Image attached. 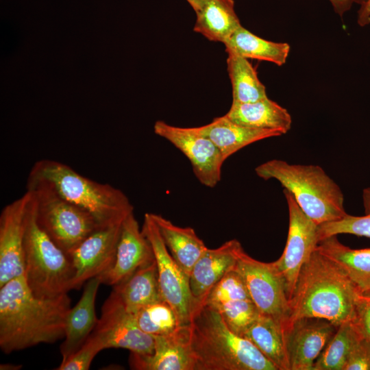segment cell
I'll return each mask as SVG.
<instances>
[{
  "label": "cell",
  "instance_id": "cell-1",
  "mask_svg": "<svg viewBox=\"0 0 370 370\" xmlns=\"http://www.w3.org/2000/svg\"><path fill=\"white\" fill-rule=\"evenodd\" d=\"M68 293L52 297L33 293L19 275L0 288V347L5 354L64 338L71 308Z\"/></svg>",
  "mask_w": 370,
  "mask_h": 370
},
{
  "label": "cell",
  "instance_id": "cell-2",
  "mask_svg": "<svg viewBox=\"0 0 370 370\" xmlns=\"http://www.w3.org/2000/svg\"><path fill=\"white\" fill-rule=\"evenodd\" d=\"M360 295L344 271L315 249L299 272L285 329L306 317L324 319L336 326L353 321Z\"/></svg>",
  "mask_w": 370,
  "mask_h": 370
},
{
  "label": "cell",
  "instance_id": "cell-3",
  "mask_svg": "<svg viewBox=\"0 0 370 370\" xmlns=\"http://www.w3.org/2000/svg\"><path fill=\"white\" fill-rule=\"evenodd\" d=\"M195 370H278L213 307L195 300L188 325Z\"/></svg>",
  "mask_w": 370,
  "mask_h": 370
},
{
  "label": "cell",
  "instance_id": "cell-4",
  "mask_svg": "<svg viewBox=\"0 0 370 370\" xmlns=\"http://www.w3.org/2000/svg\"><path fill=\"white\" fill-rule=\"evenodd\" d=\"M43 188L89 212L101 227L123 221L134 212L125 194L108 184L86 177L62 162H36L27 177V190Z\"/></svg>",
  "mask_w": 370,
  "mask_h": 370
},
{
  "label": "cell",
  "instance_id": "cell-5",
  "mask_svg": "<svg viewBox=\"0 0 370 370\" xmlns=\"http://www.w3.org/2000/svg\"><path fill=\"white\" fill-rule=\"evenodd\" d=\"M255 171L264 180H278L318 225L338 220L347 214L341 188L318 165L290 164L273 159L258 165Z\"/></svg>",
  "mask_w": 370,
  "mask_h": 370
},
{
  "label": "cell",
  "instance_id": "cell-6",
  "mask_svg": "<svg viewBox=\"0 0 370 370\" xmlns=\"http://www.w3.org/2000/svg\"><path fill=\"white\" fill-rule=\"evenodd\" d=\"M23 262L27 285L36 296L52 297L72 290V264L67 255L38 225L33 193L24 240Z\"/></svg>",
  "mask_w": 370,
  "mask_h": 370
},
{
  "label": "cell",
  "instance_id": "cell-7",
  "mask_svg": "<svg viewBox=\"0 0 370 370\" xmlns=\"http://www.w3.org/2000/svg\"><path fill=\"white\" fill-rule=\"evenodd\" d=\"M27 190L33 193L38 225L66 255L101 227L89 212L52 191Z\"/></svg>",
  "mask_w": 370,
  "mask_h": 370
},
{
  "label": "cell",
  "instance_id": "cell-8",
  "mask_svg": "<svg viewBox=\"0 0 370 370\" xmlns=\"http://www.w3.org/2000/svg\"><path fill=\"white\" fill-rule=\"evenodd\" d=\"M141 230L153 249L162 297L174 310L180 326H187L195 301L189 277L171 255L151 213L145 214Z\"/></svg>",
  "mask_w": 370,
  "mask_h": 370
},
{
  "label": "cell",
  "instance_id": "cell-9",
  "mask_svg": "<svg viewBox=\"0 0 370 370\" xmlns=\"http://www.w3.org/2000/svg\"><path fill=\"white\" fill-rule=\"evenodd\" d=\"M234 269L243 278L259 312L280 321L285 330L289 317V299L273 262L256 260L243 249Z\"/></svg>",
  "mask_w": 370,
  "mask_h": 370
},
{
  "label": "cell",
  "instance_id": "cell-10",
  "mask_svg": "<svg viewBox=\"0 0 370 370\" xmlns=\"http://www.w3.org/2000/svg\"><path fill=\"white\" fill-rule=\"evenodd\" d=\"M288 210L286 243L281 256L273 262L284 283L290 299L301 267L315 250L319 241L318 225L299 208L293 195L283 190Z\"/></svg>",
  "mask_w": 370,
  "mask_h": 370
},
{
  "label": "cell",
  "instance_id": "cell-11",
  "mask_svg": "<svg viewBox=\"0 0 370 370\" xmlns=\"http://www.w3.org/2000/svg\"><path fill=\"white\" fill-rule=\"evenodd\" d=\"M91 334L100 341L104 349L123 348L140 356L151 355L153 352V336L139 328L134 314L125 309L114 290L104 301Z\"/></svg>",
  "mask_w": 370,
  "mask_h": 370
},
{
  "label": "cell",
  "instance_id": "cell-12",
  "mask_svg": "<svg viewBox=\"0 0 370 370\" xmlns=\"http://www.w3.org/2000/svg\"><path fill=\"white\" fill-rule=\"evenodd\" d=\"M153 130L186 156L201 184L210 188L218 184L225 160L210 139L196 132L193 127H177L163 121H157Z\"/></svg>",
  "mask_w": 370,
  "mask_h": 370
},
{
  "label": "cell",
  "instance_id": "cell-13",
  "mask_svg": "<svg viewBox=\"0 0 370 370\" xmlns=\"http://www.w3.org/2000/svg\"><path fill=\"white\" fill-rule=\"evenodd\" d=\"M32 193L27 190L0 214V288L24 274L23 245Z\"/></svg>",
  "mask_w": 370,
  "mask_h": 370
},
{
  "label": "cell",
  "instance_id": "cell-14",
  "mask_svg": "<svg viewBox=\"0 0 370 370\" xmlns=\"http://www.w3.org/2000/svg\"><path fill=\"white\" fill-rule=\"evenodd\" d=\"M123 221L100 227L67 255L74 271L72 289L108 271L115 259Z\"/></svg>",
  "mask_w": 370,
  "mask_h": 370
},
{
  "label": "cell",
  "instance_id": "cell-15",
  "mask_svg": "<svg viewBox=\"0 0 370 370\" xmlns=\"http://www.w3.org/2000/svg\"><path fill=\"white\" fill-rule=\"evenodd\" d=\"M338 326L321 318L297 319L285 329L290 370H312L317 358Z\"/></svg>",
  "mask_w": 370,
  "mask_h": 370
},
{
  "label": "cell",
  "instance_id": "cell-16",
  "mask_svg": "<svg viewBox=\"0 0 370 370\" xmlns=\"http://www.w3.org/2000/svg\"><path fill=\"white\" fill-rule=\"evenodd\" d=\"M154 260L151 244L140 229L133 212L123 221L112 266L99 277L101 284L114 286Z\"/></svg>",
  "mask_w": 370,
  "mask_h": 370
},
{
  "label": "cell",
  "instance_id": "cell-17",
  "mask_svg": "<svg viewBox=\"0 0 370 370\" xmlns=\"http://www.w3.org/2000/svg\"><path fill=\"white\" fill-rule=\"evenodd\" d=\"M153 352L140 356L131 353L129 363L136 370H195L188 325L162 336H154Z\"/></svg>",
  "mask_w": 370,
  "mask_h": 370
},
{
  "label": "cell",
  "instance_id": "cell-18",
  "mask_svg": "<svg viewBox=\"0 0 370 370\" xmlns=\"http://www.w3.org/2000/svg\"><path fill=\"white\" fill-rule=\"evenodd\" d=\"M243 250L241 243L232 239L217 248L204 251L189 276L190 291L195 300L203 298L227 272L234 269Z\"/></svg>",
  "mask_w": 370,
  "mask_h": 370
},
{
  "label": "cell",
  "instance_id": "cell-19",
  "mask_svg": "<svg viewBox=\"0 0 370 370\" xmlns=\"http://www.w3.org/2000/svg\"><path fill=\"white\" fill-rule=\"evenodd\" d=\"M101 284L99 276L87 281L79 300L71 308L66 317L64 341L60 349L61 362L79 349L94 330L98 321L95 300Z\"/></svg>",
  "mask_w": 370,
  "mask_h": 370
},
{
  "label": "cell",
  "instance_id": "cell-20",
  "mask_svg": "<svg viewBox=\"0 0 370 370\" xmlns=\"http://www.w3.org/2000/svg\"><path fill=\"white\" fill-rule=\"evenodd\" d=\"M199 134L210 139L220 150L225 160L242 148L255 142L283 135L271 130L245 127L231 121L225 114L206 125L193 127Z\"/></svg>",
  "mask_w": 370,
  "mask_h": 370
},
{
  "label": "cell",
  "instance_id": "cell-21",
  "mask_svg": "<svg viewBox=\"0 0 370 370\" xmlns=\"http://www.w3.org/2000/svg\"><path fill=\"white\" fill-rule=\"evenodd\" d=\"M316 250L338 264L362 295H370V248L352 249L336 236L320 241Z\"/></svg>",
  "mask_w": 370,
  "mask_h": 370
},
{
  "label": "cell",
  "instance_id": "cell-22",
  "mask_svg": "<svg viewBox=\"0 0 370 370\" xmlns=\"http://www.w3.org/2000/svg\"><path fill=\"white\" fill-rule=\"evenodd\" d=\"M225 115L239 125L282 134L291 130L292 124L288 110L269 97L253 103H232Z\"/></svg>",
  "mask_w": 370,
  "mask_h": 370
},
{
  "label": "cell",
  "instance_id": "cell-23",
  "mask_svg": "<svg viewBox=\"0 0 370 370\" xmlns=\"http://www.w3.org/2000/svg\"><path fill=\"white\" fill-rule=\"evenodd\" d=\"M151 214L171 255L189 277L193 266L208 247L192 227H182L160 214Z\"/></svg>",
  "mask_w": 370,
  "mask_h": 370
},
{
  "label": "cell",
  "instance_id": "cell-24",
  "mask_svg": "<svg viewBox=\"0 0 370 370\" xmlns=\"http://www.w3.org/2000/svg\"><path fill=\"white\" fill-rule=\"evenodd\" d=\"M243 337L251 341L278 370H290L285 330L280 321L260 314Z\"/></svg>",
  "mask_w": 370,
  "mask_h": 370
},
{
  "label": "cell",
  "instance_id": "cell-25",
  "mask_svg": "<svg viewBox=\"0 0 370 370\" xmlns=\"http://www.w3.org/2000/svg\"><path fill=\"white\" fill-rule=\"evenodd\" d=\"M125 309L136 313L142 308L164 300L158 282L156 260L139 268L127 279L113 286Z\"/></svg>",
  "mask_w": 370,
  "mask_h": 370
},
{
  "label": "cell",
  "instance_id": "cell-26",
  "mask_svg": "<svg viewBox=\"0 0 370 370\" xmlns=\"http://www.w3.org/2000/svg\"><path fill=\"white\" fill-rule=\"evenodd\" d=\"M241 26L234 0H208L196 12L193 29L210 41L224 44Z\"/></svg>",
  "mask_w": 370,
  "mask_h": 370
},
{
  "label": "cell",
  "instance_id": "cell-27",
  "mask_svg": "<svg viewBox=\"0 0 370 370\" xmlns=\"http://www.w3.org/2000/svg\"><path fill=\"white\" fill-rule=\"evenodd\" d=\"M238 55L249 59L272 62L282 66L286 62L290 45L286 42H276L263 39L242 25L224 43Z\"/></svg>",
  "mask_w": 370,
  "mask_h": 370
},
{
  "label": "cell",
  "instance_id": "cell-28",
  "mask_svg": "<svg viewBox=\"0 0 370 370\" xmlns=\"http://www.w3.org/2000/svg\"><path fill=\"white\" fill-rule=\"evenodd\" d=\"M225 51L232 88V103H253L267 98L265 86L248 59L231 49H225Z\"/></svg>",
  "mask_w": 370,
  "mask_h": 370
},
{
  "label": "cell",
  "instance_id": "cell-29",
  "mask_svg": "<svg viewBox=\"0 0 370 370\" xmlns=\"http://www.w3.org/2000/svg\"><path fill=\"white\" fill-rule=\"evenodd\" d=\"M359 333L352 321L341 324L317 358L312 370H343L348 354Z\"/></svg>",
  "mask_w": 370,
  "mask_h": 370
},
{
  "label": "cell",
  "instance_id": "cell-30",
  "mask_svg": "<svg viewBox=\"0 0 370 370\" xmlns=\"http://www.w3.org/2000/svg\"><path fill=\"white\" fill-rule=\"evenodd\" d=\"M134 314L139 328L152 336L171 334L180 327L176 314L164 300L150 304Z\"/></svg>",
  "mask_w": 370,
  "mask_h": 370
},
{
  "label": "cell",
  "instance_id": "cell-31",
  "mask_svg": "<svg viewBox=\"0 0 370 370\" xmlns=\"http://www.w3.org/2000/svg\"><path fill=\"white\" fill-rule=\"evenodd\" d=\"M214 308L228 328L241 336L260 314L251 298L232 300Z\"/></svg>",
  "mask_w": 370,
  "mask_h": 370
},
{
  "label": "cell",
  "instance_id": "cell-32",
  "mask_svg": "<svg viewBox=\"0 0 370 370\" xmlns=\"http://www.w3.org/2000/svg\"><path fill=\"white\" fill-rule=\"evenodd\" d=\"M249 298L251 297L243 278L234 269L227 272L199 300L216 308L232 300Z\"/></svg>",
  "mask_w": 370,
  "mask_h": 370
},
{
  "label": "cell",
  "instance_id": "cell-33",
  "mask_svg": "<svg viewBox=\"0 0 370 370\" xmlns=\"http://www.w3.org/2000/svg\"><path fill=\"white\" fill-rule=\"evenodd\" d=\"M341 234L370 238V212L360 217L347 214L338 220L318 225L319 241Z\"/></svg>",
  "mask_w": 370,
  "mask_h": 370
},
{
  "label": "cell",
  "instance_id": "cell-34",
  "mask_svg": "<svg viewBox=\"0 0 370 370\" xmlns=\"http://www.w3.org/2000/svg\"><path fill=\"white\" fill-rule=\"evenodd\" d=\"M104 347L100 341L90 334L83 345L66 360L60 362L57 370H87L92 360Z\"/></svg>",
  "mask_w": 370,
  "mask_h": 370
},
{
  "label": "cell",
  "instance_id": "cell-35",
  "mask_svg": "<svg viewBox=\"0 0 370 370\" xmlns=\"http://www.w3.org/2000/svg\"><path fill=\"white\" fill-rule=\"evenodd\" d=\"M343 370H370V341L360 332L350 349Z\"/></svg>",
  "mask_w": 370,
  "mask_h": 370
},
{
  "label": "cell",
  "instance_id": "cell-36",
  "mask_svg": "<svg viewBox=\"0 0 370 370\" xmlns=\"http://www.w3.org/2000/svg\"><path fill=\"white\" fill-rule=\"evenodd\" d=\"M352 321L362 335L370 341V295H360Z\"/></svg>",
  "mask_w": 370,
  "mask_h": 370
},
{
  "label": "cell",
  "instance_id": "cell-37",
  "mask_svg": "<svg viewBox=\"0 0 370 370\" xmlns=\"http://www.w3.org/2000/svg\"><path fill=\"white\" fill-rule=\"evenodd\" d=\"M335 13L342 17L343 14L349 11L354 3L362 4L365 0H328Z\"/></svg>",
  "mask_w": 370,
  "mask_h": 370
},
{
  "label": "cell",
  "instance_id": "cell-38",
  "mask_svg": "<svg viewBox=\"0 0 370 370\" xmlns=\"http://www.w3.org/2000/svg\"><path fill=\"white\" fill-rule=\"evenodd\" d=\"M357 23L360 27L370 24V0H365L360 5L358 11Z\"/></svg>",
  "mask_w": 370,
  "mask_h": 370
},
{
  "label": "cell",
  "instance_id": "cell-39",
  "mask_svg": "<svg viewBox=\"0 0 370 370\" xmlns=\"http://www.w3.org/2000/svg\"><path fill=\"white\" fill-rule=\"evenodd\" d=\"M362 204L365 214L370 212V187L366 188L362 190Z\"/></svg>",
  "mask_w": 370,
  "mask_h": 370
},
{
  "label": "cell",
  "instance_id": "cell-40",
  "mask_svg": "<svg viewBox=\"0 0 370 370\" xmlns=\"http://www.w3.org/2000/svg\"><path fill=\"white\" fill-rule=\"evenodd\" d=\"M196 12H199L206 4L208 0H186Z\"/></svg>",
  "mask_w": 370,
  "mask_h": 370
}]
</instances>
